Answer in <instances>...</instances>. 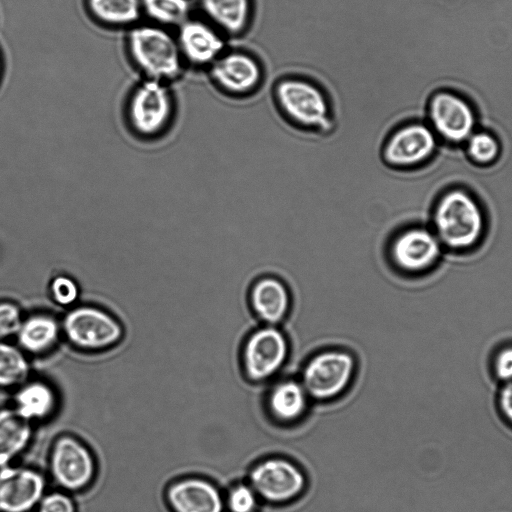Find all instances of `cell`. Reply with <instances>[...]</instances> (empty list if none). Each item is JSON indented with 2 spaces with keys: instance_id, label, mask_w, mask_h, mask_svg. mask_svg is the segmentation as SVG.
Instances as JSON below:
<instances>
[{
  "instance_id": "1",
  "label": "cell",
  "mask_w": 512,
  "mask_h": 512,
  "mask_svg": "<svg viewBox=\"0 0 512 512\" xmlns=\"http://www.w3.org/2000/svg\"><path fill=\"white\" fill-rule=\"evenodd\" d=\"M272 98L280 115L294 128L321 135L333 131L331 99L313 79L295 74L282 76L273 85Z\"/></svg>"
},
{
  "instance_id": "2",
  "label": "cell",
  "mask_w": 512,
  "mask_h": 512,
  "mask_svg": "<svg viewBox=\"0 0 512 512\" xmlns=\"http://www.w3.org/2000/svg\"><path fill=\"white\" fill-rule=\"evenodd\" d=\"M485 227L483 209L468 190L451 188L437 199L431 229L443 248L456 252L468 251L479 244Z\"/></svg>"
},
{
  "instance_id": "3",
  "label": "cell",
  "mask_w": 512,
  "mask_h": 512,
  "mask_svg": "<svg viewBox=\"0 0 512 512\" xmlns=\"http://www.w3.org/2000/svg\"><path fill=\"white\" fill-rule=\"evenodd\" d=\"M127 45L133 63L147 78L164 81L180 74L183 58L177 39L163 27H134Z\"/></svg>"
},
{
  "instance_id": "4",
  "label": "cell",
  "mask_w": 512,
  "mask_h": 512,
  "mask_svg": "<svg viewBox=\"0 0 512 512\" xmlns=\"http://www.w3.org/2000/svg\"><path fill=\"white\" fill-rule=\"evenodd\" d=\"M208 73L222 94L237 99L253 96L265 80L261 60L254 53L240 48H227L208 67Z\"/></svg>"
},
{
  "instance_id": "5",
  "label": "cell",
  "mask_w": 512,
  "mask_h": 512,
  "mask_svg": "<svg viewBox=\"0 0 512 512\" xmlns=\"http://www.w3.org/2000/svg\"><path fill=\"white\" fill-rule=\"evenodd\" d=\"M62 330L73 346L85 351L110 348L123 337L119 321L94 306H78L70 310L64 317Z\"/></svg>"
},
{
  "instance_id": "6",
  "label": "cell",
  "mask_w": 512,
  "mask_h": 512,
  "mask_svg": "<svg viewBox=\"0 0 512 512\" xmlns=\"http://www.w3.org/2000/svg\"><path fill=\"white\" fill-rule=\"evenodd\" d=\"M173 111L174 100L169 88L161 80L147 78L132 92L127 117L135 133L151 137L165 129Z\"/></svg>"
},
{
  "instance_id": "7",
  "label": "cell",
  "mask_w": 512,
  "mask_h": 512,
  "mask_svg": "<svg viewBox=\"0 0 512 512\" xmlns=\"http://www.w3.org/2000/svg\"><path fill=\"white\" fill-rule=\"evenodd\" d=\"M436 147L437 136L430 125L412 121L399 125L387 135L381 158L392 169H411L428 161Z\"/></svg>"
},
{
  "instance_id": "8",
  "label": "cell",
  "mask_w": 512,
  "mask_h": 512,
  "mask_svg": "<svg viewBox=\"0 0 512 512\" xmlns=\"http://www.w3.org/2000/svg\"><path fill=\"white\" fill-rule=\"evenodd\" d=\"M354 370L355 361L349 353L341 350L324 351L307 362L301 384L313 398L330 399L345 390Z\"/></svg>"
},
{
  "instance_id": "9",
  "label": "cell",
  "mask_w": 512,
  "mask_h": 512,
  "mask_svg": "<svg viewBox=\"0 0 512 512\" xmlns=\"http://www.w3.org/2000/svg\"><path fill=\"white\" fill-rule=\"evenodd\" d=\"M430 127L437 137L458 144L475 131L476 115L470 103L452 91H438L428 102Z\"/></svg>"
},
{
  "instance_id": "10",
  "label": "cell",
  "mask_w": 512,
  "mask_h": 512,
  "mask_svg": "<svg viewBox=\"0 0 512 512\" xmlns=\"http://www.w3.org/2000/svg\"><path fill=\"white\" fill-rule=\"evenodd\" d=\"M443 246L431 228L414 226L400 232L391 244V258L402 271L419 274L440 260Z\"/></svg>"
},
{
  "instance_id": "11",
  "label": "cell",
  "mask_w": 512,
  "mask_h": 512,
  "mask_svg": "<svg viewBox=\"0 0 512 512\" xmlns=\"http://www.w3.org/2000/svg\"><path fill=\"white\" fill-rule=\"evenodd\" d=\"M50 466L54 480L71 491L89 485L95 474V462L90 450L71 436H63L55 442Z\"/></svg>"
},
{
  "instance_id": "12",
  "label": "cell",
  "mask_w": 512,
  "mask_h": 512,
  "mask_svg": "<svg viewBox=\"0 0 512 512\" xmlns=\"http://www.w3.org/2000/svg\"><path fill=\"white\" fill-rule=\"evenodd\" d=\"M288 343L284 334L274 326H265L253 332L243 350L247 376L262 381L273 376L285 363Z\"/></svg>"
},
{
  "instance_id": "13",
  "label": "cell",
  "mask_w": 512,
  "mask_h": 512,
  "mask_svg": "<svg viewBox=\"0 0 512 512\" xmlns=\"http://www.w3.org/2000/svg\"><path fill=\"white\" fill-rule=\"evenodd\" d=\"M250 481L256 494L275 503L291 500L302 491L305 484L302 472L283 459H269L256 465Z\"/></svg>"
},
{
  "instance_id": "14",
  "label": "cell",
  "mask_w": 512,
  "mask_h": 512,
  "mask_svg": "<svg viewBox=\"0 0 512 512\" xmlns=\"http://www.w3.org/2000/svg\"><path fill=\"white\" fill-rule=\"evenodd\" d=\"M45 491V479L32 468L0 467V512H29Z\"/></svg>"
},
{
  "instance_id": "15",
  "label": "cell",
  "mask_w": 512,
  "mask_h": 512,
  "mask_svg": "<svg viewBox=\"0 0 512 512\" xmlns=\"http://www.w3.org/2000/svg\"><path fill=\"white\" fill-rule=\"evenodd\" d=\"M179 26L182 58L193 66L208 68L227 49V38L205 19L188 18Z\"/></svg>"
},
{
  "instance_id": "16",
  "label": "cell",
  "mask_w": 512,
  "mask_h": 512,
  "mask_svg": "<svg viewBox=\"0 0 512 512\" xmlns=\"http://www.w3.org/2000/svg\"><path fill=\"white\" fill-rule=\"evenodd\" d=\"M167 501L173 512H222V498L217 488L201 478H185L172 484Z\"/></svg>"
},
{
  "instance_id": "17",
  "label": "cell",
  "mask_w": 512,
  "mask_h": 512,
  "mask_svg": "<svg viewBox=\"0 0 512 512\" xmlns=\"http://www.w3.org/2000/svg\"><path fill=\"white\" fill-rule=\"evenodd\" d=\"M205 20L227 39L239 38L250 29L253 9L251 0H201Z\"/></svg>"
},
{
  "instance_id": "18",
  "label": "cell",
  "mask_w": 512,
  "mask_h": 512,
  "mask_svg": "<svg viewBox=\"0 0 512 512\" xmlns=\"http://www.w3.org/2000/svg\"><path fill=\"white\" fill-rule=\"evenodd\" d=\"M250 301L255 314L269 325L280 322L290 305L285 285L274 277L259 279L252 287Z\"/></svg>"
},
{
  "instance_id": "19",
  "label": "cell",
  "mask_w": 512,
  "mask_h": 512,
  "mask_svg": "<svg viewBox=\"0 0 512 512\" xmlns=\"http://www.w3.org/2000/svg\"><path fill=\"white\" fill-rule=\"evenodd\" d=\"M60 331V325L54 317L34 314L23 319L16 335L21 349L32 354H42L54 347Z\"/></svg>"
},
{
  "instance_id": "20",
  "label": "cell",
  "mask_w": 512,
  "mask_h": 512,
  "mask_svg": "<svg viewBox=\"0 0 512 512\" xmlns=\"http://www.w3.org/2000/svg\"><path fill=\"white\" fill-rule=\"evenodd\" d=\"M31 434L30 422L14 408L0 410V467L10 465L27 447Z\"/></svg>"
},
{
  "instance_id": "21",
  "label": "cell",
  "mask_w": 512,
  "mask_h": 512,
  "mask_svg": "<svg viewBox=\"0 0 512 512\" xmlns=\"http://www.w3.org/2000/svg\"><path fill=\"white\" fill-rule=\"evenodd\" d=\"M55 406V392L43 381L24 383L15 395L14 409L29 422L47 418Z\"/></svg>"
},
{
  "instance_id": "22",
  "label": "cell",
  "mask_w": 512,
  "mask_h": 512,
  "mask_svg": "<svg viewBox=\"0 0 512 512\" xmlns=\"http://www.w3.org/2000/svg\"><path fill=\"white\" fill-rule=\"evenodd\" d=\"M303 385L293 380L278 383L269 395V408L282 421H292L301 416L307 404Z\"/></svg>"
},
{
  "instance_id": "23",
  "label": "cell",
  "mask_w": 512,
  "mask_h": 512,
  "mask_svg": "<svg viewBox=\"0 0 512 512\" xmlns=\"http://www.w3.org/2000/svg\"><path fill=\"white\" fill-rule=\"evenodd\" d=\"M87 4L94 18L111 26L135 23L142 9L140 0H87Z\"/></svg>"
},
{
  "instance_id": "24",
  "label": "cell",
  "mask_w": 512,
  "mask_h": 512,
  "mask_svg": "<svg viewBox=\"0 0 512 512\" xmlns=\"http://www.w3.org/2000/svg\"><path fill=\"white\" fill-rule=\"evenodd\" d=\"M29 373V363L23 351L0 340V387L23 384Z\"/></svg>"
},
{
  "instance_id": "25",
  "label": "cell",
  "mask_w": 512,
  "mask_h": 512,
  "mask_svg": "<svg viewBox=\"0 0 512 512\" xmlns=\"http://www.w3.org/2000/svg\"><path fill=\"white\" fill-rule=\"evenodd\" d=\"M141 5L149 18L162 25H181L188 19L187 0H142Z\"/></svg>"
},
{
  "instance_id": "26",
  "label": "cell",
  "mask_w": 512,
  "mask_h": 512,
  "mask_svg": "<svg viewBox=\"0 0 512 512\" xmlns=\"http://www.w3.org/2000/svg\"><path fill=\"white\" fill-rule=\"evenodd\" d=\"M465 142L467 155L478 165H491L500 156V143L488 131H474Z\"/></svg>"
},
{
  "instance_id": "27",
  "label": "cell",
  "mask_w": 512,
  "mask_h": 512,
  "mask_svg": "<svg viewBox=\"0 0 512 512\" xmlns=\"http://www.w3.org/2000/svg\"><path fill=\"white\" fill-rule=\"evenodd\" d=\"M50 292L53 300L62 306L72 305L79 296L77 283L65 275L57 276L52 280Z\"/></svg>"
},
{
  "instance_id": "28",
  "label": "cell",
  "mask_w": 512,
  "mask_h": 512,
  "mask_svg": "<svg viewBox=\"0 0 512 512\" xmlns=\"http://www.w3.org/2000/svg\"><path fill=\"white\" fill-rule=\"evenodd\" d=\"M227 502L231 512H253L257 505L256 492L252 486L237 485L230 491Z\"/></svg>"
},
{
  "instance_id": "29",
  "label": "cell",
  "mask_w": 512,
  "mask_h": 512,
  "mask_svg": "<svg viewBox=\"0 0 512 512\" xmlns=\"http://www.w3.org/2000/svg\"><path fill=\"white\" fill-rule=\"evenodd\" d=\"M23 318L19 307L11 302H0V340L16 335Z\"/></svg>"
},
{
  "instance_id": "30",
  "label": "cell",
  "mask_w": 512,
  "mask_h": 512,
  "mask_svg": "<svg viewBox=\"0 0 512 512\" xmlns=\"http://www.w3.org/2000/svg\"><path fill=\"white\" fill-rule=\"evenodd\" d=\"M37 507L38 512H76L73 500L61 492L43 495Z\"/></svg>"
},
{
  "instance_id": "31",
  "label": "cell",
  "mask_w": 512,
  "mask_h": 512,
  "mask_svg": "<svg viewBox=\"0 0 512 512\" xmlns=\"http://www.w3.org/2000/svg\"><path fill=\"white\" fill-rule=\"evenodd\" d=\"M493 372L502 384L512 381V344L501 347L495 353Z\"/></svg>"
},
{
  "instance_id": "32",
  "label": "cell",
  "mask_w": 512,
  "mask_h": 512,
  "mask_svg": "<svg viewBox=\"0 0 512 512\" xmlns=\"http://www.w3.org/2000/svg\"><path fill=\"white\" fill-rule=\"evenodd\" d=\"M497 405L503 419L512 427V381L502 384L498 392Z\"/></svg>"
}]
</instances>
